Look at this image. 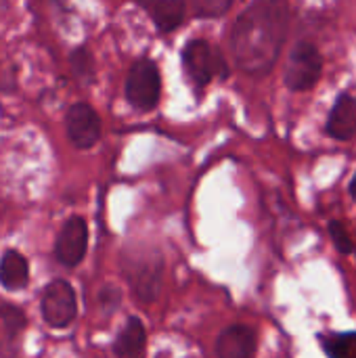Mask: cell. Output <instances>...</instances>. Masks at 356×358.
<instances>
[{
    "instance_id": "9a60e30c",
    "label": "cell",
    "mask_w": 356,
    "mask_h": 358,
    "mask_svg": "<svg viewBox=\"0 0 356 358\" xmlns=\"http://www.w3.org/2000/svg\"><path fill=\"white\" fill-rule=\"evenodd\" d=\"M329 358H356V334H332L323 340Z\"/></svg>"
},
{
    "instance_id": "5b68a950",
    "label": "cell",
    "mask_w": 356,
    "mask_h": 358,
    "mask_svg": "<svg viewBox=\"0 0 356 358\" xmlns=\"http://www.w3.org/2000/svg\"><path fill=\"white\" fill-rule=\"evenodd\" d=\"M78 313V304H76V294L71 289V285L67 281H52L46 285L44 296H42V317L44 321L55 327H67Z\"/></svg>"
},
{
    "instance_id": "9c48e42d",
    "label": "cell",
    "mask_w": 356,
    "mask_h": 358,
    "mask_svg": "<svg viewBox=\"0 0 356 358\" xmlns=\"http://www.w3.org/2000/svg\"><path fill=\"white\" fill-rule=\"evenodd\" d=\"M256 334L248 325H231L216 340L218 358H254Z\"/></svg>"
},
{
    "instance_id": "2e32d148",
    "label": "cell",
    "mask_w": 356,
    "mask_h": 358,
    "mask_svg": "<svg viewBox=\"0 0 356 358\" xmlns=\"http://www.w3.org/2000/svg\"><path fill=\"white\" fill-rule=\"evenodd\" d=\"M69 63L71 69L78 78L82 80H92L94 76V59L90 55V50L86 46H78L71 55H69Z\"/></svg>"
},
{
    "instance_id": "30bf717a",
    "label": "cell",
    "mask_w": 356,
    "mask_h": 358,
    "mask_svg": "<svg viewBox=\"0 0 356 358\" xmlns=\"http://www.w3.org/2000/svg\"><path fill=\"white\" fill-rule=\"evenodd\" d=\"M327 134L336 141H348L356 134V99L340 94L327 117Z\"/></svg>"
},
{
    "instance_id": "277c9868",
    "label": "cell",
    "mask_w": 356,
    "mask_h": 358,
    "mask_svg": "<svg viewBox=\"0 0 356 358\" xmlns=\"http://www.w3.org/2000/svg\"><path fill=\"white\" fill-rule=\"evenodd\" d=\"M162 94V76L157 65L151 59H138L126 80V99L132 107L149 111L159 103Z\"/></svg>"
},
{
    "instance_id": "7c38bea8",
    "label": "cell",
    "mask_w": 356,
    "mask_h": 358,
    "mask_svg": "<svg viewBox=\"0 0 356 358\" xmlns=\"http://www.w3.org/2000/svg\"><path fill=\"white\" fill-rule=\"evenodd\" d=\"M29 279V266L23 254L8 250L0 260V281L6 289H21Z\"/></svg>"
},
{
    "instance_id": "52a82bcc",
    "label": "cell",
    "mask_w": 356,
    "mask_h": 358,
    "mask_svg": "<svg viewBox=\"0 0 356 358\" xmlns=\"http://www.w3.org/2000/svg\"><path fill=\"white\" fill-rule=\"evenodd\" d=\"M65 124L67 136L78 149H90L101 138V120L97 111L86 103H76L69 107Z\"/></svg>"
},
{
    "instance_id": "5bb4252c",
    "label": "cell",
    "mask_w": 356,
    "mask_h": 358,
    "mask_svg": "<svg viewBox=\"0 0 356 358\" xmlns=\"http://www.w3.org/2000/svg\"><path fill=\"white\" fill-rule=\"evenodd\" d=\"M153 21L162 31H172L185 21V0H155Z\"/></svg>"
},
{
    "instance_id": "ba28073f",
    "label": "cell",
    "mask_w": 356,
    "mask_h": 358,
    "mask_svg": "<svg viewBox=\"0 0 356 358\" xmlns=\"http://www.w3.org/2000/svg\"><path fill=\"white\" fill-rule=\"evenodd\" d=\"M86 245H88V229L86 222L80 216L69 218L55 243V254L57 260L65 266H76L82 262L84 254H86Z\"/></svg>"
},
{
    "instance_id": "e0dca14e",
    "label": "cell",
    "mask_w": 356,
    "mask_h": 358,
    "mask_svg": "<svg viewBox=\"0 0 356 358\" xmlns=\"http://www.w3.org/2000/svg\"><path fill=\"white\" fill-rule=\"evenodd\" d=\"M189 2H191L195 15H199V17H220L233 4V0H189Z\"/></svg>"
},
{
    "instance_id": "ac0fdd59",
    "label": "cell",
    "mask_w": 356,
    "mask_h": 358,
    "mask_svg": "<svg viewBox=\"0 0 356 358\" xmlns=\"http://www.w3.org/2000/svg\"><path fill=\"white\" fill-rule=\"evenodd\" d=\"M329 235H332V239L336 241V248H338L342 254H350V252H353V241H350V235H348V231H346L344 224L332 222V224H329Z\"/></svg>"
},
{
    "instance_id": "3957f363",
    "label": "cell",
    "mask_w": 356,
    "mask_h": 358,
    "mask_svg": "<svg viewBox=\"0 0 356 358\" xmlns=\"http://www.w3.org/2000/svg\"><path fill=\"white\" fill-rule=\"evenodd\" d=\"M323 71V57L313 42H298L287 59L285 67V84L296 92L311 90Z\"/></svg>"
},
{
    "instance_id": "7a4b0ae2",
    "label": "cell",
    "mask_w": 356,
    "mask_h": 358,
    "mask_svg": "<svg viewBox=\"0 0 356 358\" xmlns=\"http://www.w3.org/2000/svg\"><path fill=\"white\" fill-rule=\"evenodd\" d=\"M183 63L197 86H208L214 78H227L229 67L222 52L206 40H191L183 50Z\"/></svg>"
},
{
    "instance_id": "ffe728a7",
    "label": "cell",
    "mask_w": 356,
    "mask_h": 358,
    "mask_svg": "<svg viewBox=\"0 0 356 358\" xmlns=\"http://www.w3.org/2000/svg\"><path fill=\"white\" fill-rule=\"evenodd\" d=\"M136 2H138L141 6H153V2H155V0H136Z\"/></svg>"
},
{
    "instance_id": "d6986e66",
    "label": "cell",
    "mask_w": 356,
    "mask_h": 358,
    "mask_svg": "<svg viewBox=\"0 0 356 358\" xmlns=\"http://www.w3.org/2000/svg\"><path fill=\"white\" fill-rule=\"evenodd\" d=\"M350 195L356 199V174L355 178H353V182H350Z\"/></svg>"
},
{
    "instance_id": "8992f818",
    "label": "cell",
    "mask_w": 356,
    "mask_h": 358,
    "mask_svg": "<svg viewBox=\"0 0 356 358\" xmlns=\"http://www.w3.org/2000/svg\"><path fill=\"white\" fill-rule=\"evenodd\" d=\"M124 271L126 277L134 289V294L143 302H151L157 296L159 281H162V258L155 254L149 256H134L124 260Z\"/></svg>"
},
{
    "instance_id": "8fae6325",
    "label": "cell",
    "mask_w": 356,
    "mask_h": 358,
    "mask_svg": "<svg viewBox=\"0 0 356 358\" xmlns=\"http://www.w3.org/2000/svg\"><path fill=\"white\" fill-rule=\"evenodd\" d=\"M25 315L17 306H0V357L10 358L17 352L19 336L25 329Z\"/></svg>"
},
{
    "instance_id": "6da1fadb",
    "label": "cell",
    "mask_w": 356,
    "mask_h": 358,
    "mask_svg": "<svg viewBox=\"0 0 356 358\" xmlns=\"http://www.w3.org/2000/svg\"><path fill=\"white\" fill-rule=\"evenodd\" d=\"M287 23V0H254L239 15L231 34V48L237 65L250 76L269 73L283 48Z\"/></svg>"
},
{
    "instance_id": "4fadbf2b",
    "label": "cell",
    "mask_w": 356,
    "mask_h": 358,
    "mask_svg": "<svg viewBox=\"0 0 356 358\" xmlns=\"http://www.w3.org/2000/svg\"><path fill=\"white\" fill-rule=\"evenodd\" d=\"M145 327L136 317H130L124 331L118 336L115 342V355L120 358H138L145 348Z\"/></svg>"
}]
</instances>
